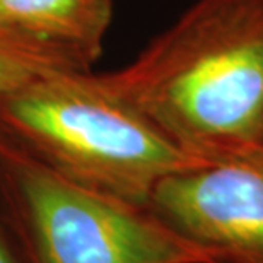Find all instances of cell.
<instances>
[{"instance_id":"1","label":"cell","mask_w":263,"mask_h":263,"mask_svg":"<svg viewBox=\"0 0 263 263\" xmlns=\"http://www.w3.org/2000/svg\"><path fill=\"white\" fill-rule=\"evenodd\" d=\"M202 161L263 140V0H198L127 67L99 73Z\"/></svg>"},{"instance_id":"2","label":"cell","mask_w":263,"mask_h":263,"mask_svg":"<svg viewBox=\"0 0 263 263\" xmlns=\"http://www.w3.org/2000/svg\"><path fill=\"white\" fill-rule=\"evenodd\" d=\"M0 134L68 180L145 207L161 180L207 162L91 70L48 73L2 94Z\"/></svg>"},{"instance_id":"3","label":"cell","mask_w":263,"mask_h":263,"mask_svg":"<svg viewBox=\"0 0 263 263\" xmlns=\"http://www.w3.org/2000/svg\"><path fill=\"white\" fill-rule=\"evenodd\" d=\"M0 214L26 263H212L151 207L68 180L2 134Z\"/></svg>"},{"instance_id":"4","label":"cell","mask_w":263,"mask_h":263,"mask_svg":"<svg viewBox=\"0 0 263 263\" xmlns=\"http://www.w3.org/2000/svg\"><path fill=\"white\" fill-rule=\"evenodd\" d=\"M149 207L212 263H263V140L161 180Z\"/></svg>"},{"instance_id":"5","label":"cell","mask_w":263,"mask_h":263,"mask_svg":"<svg viewBox=\"0 0 263 263\" xmlns=\"http://www.w3.org/2000/svg\"><path fill=\"white\" fill-rule=\"evenodd\" d=\"M113 0H0V24L59 45L89 67L101 57Z\"/></svg>"},{"instance_id":"6","label":"cell","mask_w":263,"mask_h":263,"mask_svg":"<svg viewBox=\"0 0 263 263\" xmlns=\"http://www.w3.org/2000/svg\"><path fill=\"white\" fill-rule=\"evenodd\" d=\"M76 70L91 67L70 50L0 24V96L48 73Z\"/></svg>"},{"instance_id":"7","label":"cell","mask_w":263,"mask_h":263,"mask_svg":"<svg viewBox=\"0 0 263 263\" xmlns=\"http://www.w3.org/2000/svg\"><path fill=\"white\" fill-rule=\"evenodd\" d=\"M0 263H19L12 250V238L0 214Z\"/></svg>"}]
</instances>
